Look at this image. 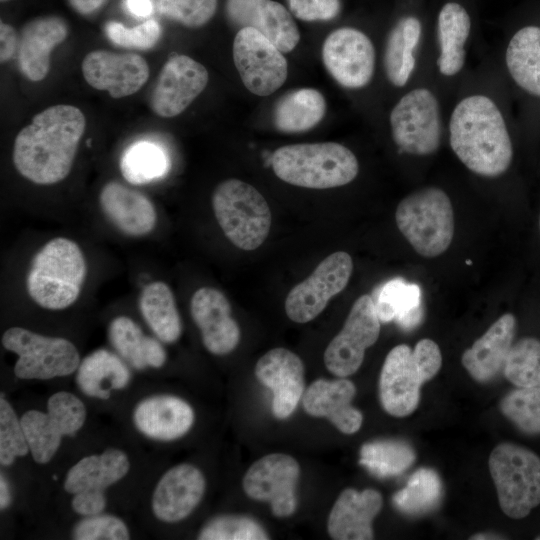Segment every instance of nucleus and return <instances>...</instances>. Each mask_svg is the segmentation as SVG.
<instances>
[{
	"label": "nucleus",
	"mask_w": 540,
	"mask_h": 540,
	"mask_svg": "<svg viewBox=\"0 0 540 540\" xmlns=\"http://www.w3.org/2000/svg\"><path fill=\"white\" fill-rule=\"evenodd\" d=\"M496 67L464 76L446 119L449 146L473 174L495 179L510 168L514 149L496 88Z\"/></svg>",
	"instance_id": "1"
},
{
	"label": "nucleus",
	"mask_w": 540,
	"mask_h": 540,
	"mask_svg": "<svg viewBox=\"0 0 540 540\" xmlns=\"http://www.w3.org/2000/svg\"><path fill=\"white\" fill-rule=\"evenodd\" d=\"M85 128L86 118L78 107L59 104L39 112L15 137V169L34 184L63 181L71 172Z\"/></svg>",
	"instance_id": "2"
},
{
	"label": "nucleus",
	"mask_w": 540,
	"mask_h": 540,
	"mask_svg": "<svg viewBox=\"0 0 540 540\" xmlns=\"http://www.w3.org/2000/svg\"><path fill=\"white\" fill-rule=\"evenodd\" d=\"M390 135L398 151L414 157L435 154L446 133L439 88L420 76L407 87L388 116Z\"/></svg>",
	"instance_id": "3"
},
{
	"label": "nucleus",
	"mask_w": 540,
	"mask_h": 540,
	"mask_svg": "<svg viewBox=\"0 0 540 540\" xmlns=\"http://www.w3.org/2000/svg\"><path fill=\"white\" fill-rule=\"evenodd\" d=\"M86 274L80 246L69 238L56 237L34 255L26 277L27 293L41 308L63 310L79 298Z\"/></svg>",
	"instance_id": "4"
},
{
	"label": "nucleus",
	"mask_w": 540,
	"mask_h": 540,
	"mask_svg": "<svg viewBox=\"0 0 540 540\" xmlns=\"http://www.w3.org/2000/svg\"><path fill=\"white\" fill-rule=\"evenodd\" d=\"M271 164L275 175L282 181L310 189L347 185L359 172L355 154L336 142L282 146L273 153Z\"/></svg>",
	"instance_id": "5"
},
{
	"label": "nucleus",
	"mask_w": 540,
	"mask_h": 540,
	"mask_svg": "<svg viewBox=\"0 0 540 540\" xmlns=\"http://www.w3.org/2000/svg\"><path fill=\"white\" fill-rule=\"evenodd\" d=\"M442 355L431 339L417 342L414 349L406 344L387 354L379 378V397L383 409L394 417H405L415 411L423 383L440 370Z\"/></svg>",
	"instance_id": "6"
},
{
	"label": "nucleus",
	"mask_w": 540,
	"mask_h": 540,
	"mask_svg": "<svg viewBox=\"0 0 540 540\" xmlns=\"http://www.w3.org/2000/svg\"><path fill=\"white\" fill-rule=\"evenodd\" d=\"M395 220L402 235L423 257L443 254L453 240V206L439 187H423L405 196L396 208Z\"/></svg>",
	"instance_id": "7"
},
{
	"label": "nucleus",
	"mask_w": 540,
	"mask_h": 540,
	"mask_svg": "<svg viewBox=\"0 0 540 540\" xmlns=\"http://www.w3.org/2000/svg\"><path fill=\"white\" fill-rule=\"evenodd\" d=\"M211 201L220 228L234 246L252 251L263 244L271 227V211L255 187L227 179L215 187Z\"/></svg>",
	"instance_id": "8"
},
{
	"label": "nucleus",
	"mask_w": 540,
	"mask_h": 540,
	"mask_svg": "<svg viewBox=\"0 0 540 540\" xmlns=\"http://www.w3.org/2000/svg\"><path fill=\"white\" fill-rule=\"evenodd\" d=\"M488 466L505 515L522 519L540 504V458L533 451L503 442L492 450Z\"/></svg>",
	"instance_id": "9"
},
{
	"label": "nucleus",
	"mask_w": 540,
	"mask_h": 540,
	"mask_svg": "<svg viewBox=\"0 0 540 540\" xmlns=\"http://www.w3.org/2000/svg\"><path fill=\"white\" fill-rule=\"evenodd\" d=\"M2 345L17 354L14 374L20 379L46 380L67 376L75 372L81 362L71 341L22 327L7 329L2 335Z\"/></svg>",
	"instance_id": "10"
},
{
	"label": "nucleus",
	"mask_w": 540,
	"mask_h": 540,
	"mask_svg": "<svg viewBox=\"0 0 540 540\" xmlns=\"http://www.w3.org/2000/svg\"><path fill=\"white\" fill-rule=\"evenodd\" d=\"M47 413L25 412L21 419L25 437L35 462H49L57 452L63 436L74 435L84 424L86 409L72 393L60 391L47 403Z\"/></svg>",
	"instance_id": "11"
},
{
	"label": "nucleus",
	"mask_w": 540,
	"mask_h": 540,
	"mask_svg": "<svg viewBox=\"0 0 540 540\" xmlns=\"http://www.w3.org/2000/svg\"><path fill=\"white\" fill-rule=\"evenodd\" d=\"M233 62L244 86L257 96L273 94L287 79L288 63L283 52L251 27L237 32Z\"/></svg>",
	"instance_id": "12"
},
{
	"label": "nucleus",
	"mask_w": 540,
	"mask_h": 540,
	"mask_svg": "<svg viewBox=\"0 0 540 540\" xmlns=\"http://www.w3.org/2000/svg\"><path fill=\"white\" fill-rule=\"evenodd\" d=\"M380 319L372 296L364 294L353 304L340 332L324 352V363L337 377L351 376L364 360L365 351L377 341Z\"/></svg>",
	"instance_id": "13"
},
{
	"label": "nucleus",
	"mask_w": 540,
	"mask_h": 540,
	"mask_svg": "<svg viewBox=\"0 0 540 540\" xmlns=\"http://www.w3.org/2000/svg\"><path fill=\"white\" fill-rule=\"evenodd\" d=\"M322 61L330 76L342 87L360 90L373 80L376 49L370 37L354 27L332 31L322 46Z\"/></svg>",
	"instance_id": "14"
},
{
	"label": "nucleus",
	"mask_w": 540,
	"mask_h": 540,
	"mask_svg": "<svg viewBox=\"0 0 540 540\" xmlns=\"http://www.w3.org/2000/svg\"><path fill=\"white\" fill-rule=\"evenodd\" d=\"M352 271L353 261L347 252L330 254L288 293L285 300L288 318L296 323H307L316 318L329 300L347 286Z\"/></svg>",
	"instance_id": "15"
},
{
	"label": "nucleus",
	"mask_w": 540,
	"mask_h": 540,
	"mask_svg": "<svg viewBox=\"0 0 540 540\" xmlns=\"http://www.w3.org/2000/svg\"><path fill=\"white\" fill-rule=\"evenodd\" d=\"M472 20L467 9L456 1L446 2L439 10L432 67L435 84H456L465 76Z\"/></svg>",
	"instance_id": "16"
},
{
	"label": "nucleus",
	"mask_w": 540,
	"mask_h": 540,
	"mask_svg": "<svg viewBox=\"0 0 540 540\" xmlns=\"http://www.w3.org/2000/svg\"><path fill=\"white\" fill-rule=\"evenodd\" d=\"M300 466L288 454L273 453L255 461L243 478V490L252 499L268 502L274 516H291L297 508Z\"/></svg>",
	"instance_id": "17"
},
{
	"label": "nucleus",
	"mask_w": 540,
	"mask_h": 540,
	"mask_svg": "<svg viewBox=\"0 0 540 540\" xmlns=\"http://www.w3.org/2000/svg\"><path fill=\"white\" fill-rule=\"evenodd\" d=\"M423 21L415 14L401 16L389 30L382 52L386 80L396 89H406L423 72L426 44Z\"/></svg>",
	"instance_id": "18"
},
{
	"label": "nucleus",
	"mask_w": 540,
	"mask_h": 540,
	"mask_svg": "<svg viewBox=\"0 0 540 540\" xmlns=\"http://www.w3.org/2000/svg\"><path fill=\"white\" fill-rule=\"evenodd\" d=\"M208 80L201 63L187 55H174L163 65L152 90V111L163 118L181 114L203 92Z\"/></svg>",
	"instance_id": "19"
},
{
	"label": "nucleus",
	"mask_w": 540,
	"mask_h": 540,
	"mask_svg": "<svg viewBox=\"0 0 540 540\" xmlns=\"http://www.w3.org/2000/svg\"><path fill=\"white\" fill-rule=\"evenodd\" d=\"M81 69L85 81L91 87L107 91L115 99L136 93L149 77L146 60L130 52L93 50L84 57Z\"/></svg>",
	"instance_id": "20"
},
{
	"label": "nucleus",
	"mask_w": 540,
	"mask_h": 540,
	"mask_svg": "<svg viewBox=\"0 0 540 540\" xmlns=\"http://www.w3.org/2000/svg\"><path fill=\"white\" fill-rule=\"evenodd\" d=\"M255 376L273 393V415L278 419L288 418L305 391L304 365L300 357L286 348L271 349L257 361Z\"/></svg>",
	"instance_id": "21"
},
{
	"label": "nucleus",
	"mask_w": 540,
	"mask_h": 540,
	"mask_svg": "<svg viewBox=\"0 0 540 540\" xmlns=\"http://www.w3.org/2000/svg\"><path fill=\"white\" fill-rule=\"evenodd\" d=\"M190 312L210 353L226 355L238 346L240 328L231 316L228 299L221 291L212 287L197 289L190 300Z\"/></svg>",
	"instance_id": "22"
},
{
	"label": "nucleus",
	"mask_w": 540,
	"mask_h": 540,
	"mask_svg": "<svg viewBox=\"0 0 540 540\" xmlns=\"http://www.w3.org/2000/svg\"><path fill=\"white\" fill-rule=\"evenodd\" d=\"M229 20L241 28L251 27L268 38L283 53L291 52L300 32L289 11L274 0H227Z\"/></svg>",
	"instance_id": "23"
},
{
	"label": "nucleus",
	"mask_w": 540,
	"mask_h": 540,
	"mask_svg": "<svg viewBox=\"0 0 540 540\" xmlns=\"http://www.w3.org/2000/svg\"><path fill=\"white\" fill-rule=\"evenodd\" d=\"M205 487V478L197 467L186 463L174 466L155 487L152 497L154 515L167 523L185 519L202 500Z\"/></svg>",
	"instance_id": "24"
},
{
	"label": "nucleus",
	"mask_w": 540,
	"mask_h": 540,
	"mask_svg": "<svg viewBox=\"0 0 540 540\" xmlns=\"http://www.w3.org/2000/svg\"><path fill=\"white\" fill-rule=\"evenodd\" d=\"M354 383L346 377L317 379L304 391L302 405L313 417L327 418L340 432L356 433L362 425V413L352 406Z\"/></svg>",
	"instance_id": "25"
},
{
	"label": "nucleus",
	"mask_w": 540,
	"mask_h": 540,
	"mask_svg": "<svg viewBox=\"0 0 540 540\" xmlns=\"http://www.w3.org/2000/svg\"><path fill=\"white\" fill-rule=\"evenodd\" d=\"M68 36L67 22L59 16H40L21 29L17 49L20 72L33 82L43 80L50 70V54Z\"/></svg>",
	"instance_id": "26"
},
{
	"label": "nucleus",
	"mask_w": 540,
	"mask_h": 540,
	"mask_svg": "<svg viewBox=\"0 0 540 540\" xmlns=\"http://www.w3.org/2000/svg\"><path fill=\"white\" fill-rule=\"evenodd\" d=\"M99 206L107 219L125 235L145 236L156 227L157 212L152 201L120 182L109 181L102 187Z\"/></svg>",
	"instance_id": "27"
},
{
	"label": "nucleus",
	"mask_w": 540,
	"mask_h": 540,
	"mask_svg": "<svg viewBox=\"0 0 540 540\" xmlns=\"http://www.w3.org/2000/svg\"><path fill=\"white\" fill-rule=\"evenodd\" d=\"M382 505V495L377 490L344 489L329 513L328 534L335 540L373 539L372 522Z\"/></svg>",
	"instance_id": "28"
},
{
	"label": "nucleus",
	"mask_w": 540,
	"mask_h": 540,
	"mask_svg": "<svg viewBox=\"0 0 540 540\" xmlns=\"http://www.w3.org/2000/svg\"><path fill=\"white\" fill-rule=\"evenodd\" d=\"M516 319L506 313L462 355V364L477 382H489L503 372L515 334Z\"/></svg>",
	"instance_id": "29"
},
{
	"label": "nucleus",
	"mask_w": 540,
	"mask_h": 540,
	"mask_svg": "<svg viewBox=\"0 0 540 540\" xmlns=\"http://www.w3.org/2000/svg\"><path fill=\"white\" fill-rule=\"evenodd\" d=\"M192 407L172 395H156L138 403L133 412L137 429L147 437L161 441L185 435L194 423Z\"/></svg>",
	"instance_id": "30"
},
{
	"label": "nucleus",
	"mask_w": 540,
	"mask_h": 540,
	"mask_svg": "<svg viewBox=\"0 0 540 540\" xmlns=\"http://www.w3.org/2000/svg\"><path fill=\"white\" fill-rule=\"evenodd\" d=\"M503 63L518 89L540 98V26L527 25L515 31L505 45Z\"/></svg>",
	"instance_id": "31"
},
{
	"label": "nucleus",
	"mask_w": 540,
	"mask_h": 540,
	"mask_svg": "<svg viewBox=\"0 0 540 540\" xmlns=\"http://www.w3.org/2000/svg\"><path fill=\"white\" fill-rule=\"evenodd\" d=\"M127 455L116 448H108L100 455L82 458L67 472L64 489L70 494H104L110 485L129 471Z\"/></svg>",
	"instance_id": "32"
},
{
	"label": "nucleus",
	"mask_w": 540,
	"mask_h": 540,
	"mask_svg": "<svg viewBox=\"0 0 540 540\" xmlns=\"http://www.w3.org/2000/svg\"><path fill=\"white\" fill-rule=\"evenodd\" d=\"M130 379L127 365L106 349L87 355L80 362L76 374L77 385L84 394L103 400L110 397L112 390L126 387Z\"/></svg>",
	"instance_id": "33"
},
{
	"label": "nucleus",
	"mask_w": 540,
	"mask_h": 540,
	"mask_svg": "<svg viewBox=\"0 0 540 540\" xmlns=\"http://www.w3.org/2000/svg\"><path fill=\"white\" fill-rule=\"evenodd\" d=\"M109 340L117 353L137 370L160 368L166 352L158 340L146 336L138 324L126 316L114 318L108 328Z\"/></svg>",
	"instance_id": "34"
},
{
	"label": "nucleus",
	"mask_w": 540,
	"mask_h": 540,
	"mask_svg": "<svg viewBox=\"0 0 540 540\" xmlns=\"http://www.w3.org/2000/svg\"><path fill=\"white\" fill-rule=\"evenodd\" d=\"M373 301L381 322L395 321L402 329L411 330L423 318L421 289L402 279H392L376 290Z\"/></svg>",
	"instance_id": "35"
},
{
	"label": "nucleus",
	"mask_w": 540,
	"mask_h": 540,
	"mask_svg": "<svg viewBox=\"0 0 540 540\" xmlns=\"http://www.w3.org/2000/svg\"><path fill=\"white\" fill-rule=\"evenodd\" d=\"M326 100L314 88H300L283 95L273 109L275 127L285 133L305 132L325 116Z\"/></svg>",
	"instance_id": "36"
},
{
	"label": "nucleus",
	"mask_w": 540,
	"mask_h": 540,
	"mask_svg": "<svg viewBox=\"0 0 540 540\" xmlns=\"http://www.w3.org/2000/svg\"><path fill=\"white\" fill-rule=\"evenodd\" d=\"M139 309L154 334L165 343L177 341L182 325L172 290L163 281L147 284L141 291Z\"/></svg>",
	"instance_id": "37"
},
{
	"label": "nucleus",
	"mask_w": 540,
	"mask_h": 540,
	"mask_svg": "<svg viewBox=\"0 0 540 540\" xmlns=\"http://www.w3.org/2000/svg\"><path fill=\"white\" fill-rule=\"evenodd\" d=\"M441 495L442 483L437 472L419 468L410 476L406 486L393 495L392 502L401 513L419 516L435 509Z\"/></svg>",
	"instance_id": "38"
},
{
	"label": "nucleus",
	"mask_w": 540,
	"mask_h": 540,
	"mask_svg": "<svg viewBox=\"0 0 540 540\" xmlns=\"http://www.w3.org/2000/svg\"><path fill=\"white\" fill-rule=\"evenodd\" d=\"M169 168L166 151L153 141L141 140L123 152L120 170L132 184H145L163 177Z\"/></svg>",
	"instance_id": "39"
},
{
	"label": "nucleus",
	"mask_w": 540,
	"mask_h": 540,
	"mask_svg": "<svg viewBox=\"0 0 540 540\" xmlns=\"http://www.w3.org/2000/svg\"><path fill=\"white\" fill-rule=\"evenodd\" d=\"M413 448L401 440H376L367 442L360 449L359 464L379 478L396 476L415 461Z\"/></svg>",
	"instance_id": "40"
},
{
	"label": "nucleus",
	"mask_w": 540,
	"mask_h": 540,
	"mask_svg": "<svg viewBox=\"0 0 540 540\" xmlns=\"http://www.w3.org/2000/svg\"><path fill=\"white\" fill-rule=\"evenodd\" d=\"M503 373L517 387L540 386V341L524 337L513 344Z\"/></svg>",
	"instance_id": "41"
},
{
	"label": "nucleus",
	"mask_w": 540,
	"mask_h": 540,
	"mask_svg": "<svg viewBox=\"0 0 540 540\" xmlns=\"http://www.w3.org/2000/svg\"><path fill=\"white\" fill-rule=\"evenodd\" d=\"M501 412L527 434L540 433V386L518 387L500 403Z\"/></svg>",
	"instance_id": "42"
},
{
	"label": "nucleus",
	"mask_w": 540,
	"mask_h": 540,
	"mask_svg": "<svg viewBox=\"0 0 540 540\" xmlns=\"http://www.w3.org/2000/svg\"><path fill=\"white\" fill-rule=\"evenodd\" d=\"M200 540H267L270 536L255 519L245 515H220L209 520L198 534Z\"/></svg>",
	"instance_id": "43"
},
{
	"label": "nucleus",
	"mask_w": 540,
	"mask_h": 540,
	"mask_svg": "<svg viewBox=\"0 0 540 540\" xmlns=\"http://www.w3.org/2000/svg\"><path fill=\"white\" fill-rule=\"evenodd\" d=\"M29 449L21 422L15 411L1 394L0 398V463L11 465L17 457L25 456Z\"/></svg>",
	"instance_id": "44"
},
{
	"label": "nucleus",
	"mask_w": 540,
	"mask_h": 540,
	"mask_svg": "<svg viewBox=\"0 0 540 540\" xmlns=\"http://www.w3.org/2000/svg\"><path fill=\"white\" fill-rule=\"evenodd\" d=\"M216 9L217 0H158L162 15L191 28L206 24Z\"/></svg>",
	"instance_id": "45"
},
{
	"label": "nucleus",
	"mask_w": 540,
	"mask_h": 540,
	"mask_svg": "<svg viewBox=\"0 0 540 540\" xmlns=\"http://www.w3.org/2000/svg\"><path fill=\"white\" fill-rule=\"evenodd\" d=\"M107 38L115 45L125 48L149 49L158 41L161 35L159 23L149 19L133 28L110 21L105 26Z\"/></svg>",
	"instance_id": "46"
},
{
	"label": "nucleus",
	"mask_w": 540,
	"mask_h": 540,
	"mask_svg": "<svg viewBox=\"0 0 540 540\" xmlns=\"http://www.w3.org/2000/svg\"><path fill=\"white\" fill-rule=\"evenodd\" d=\"M76 540H127L130 538L126 524L118 517L105 514L86 516L72 532Z\"/></svg>",
	"instance_id": "47"
},
{
	"label": "nucleus",
	"mask_w": 540,
	"mask_h": 540,
	"mask_svg": "<svg viewBox=\"0 0 540 540\" xmlns=\"http://www.w3.org/2000/svg\"><path fill=\"white\" fill-rule=\"evenodd\" d=\"M291 13L303 21H329L341 10L340 0H287Z\"/></svg>",
	"instance_id": "48"
},
{
	"label": "nucleus",
	"mask_w": 540,
	"mask_h": 540,
	"mask_svg": "<svg viewBox=\"0 0 540 540\" xmlns=\"http://www.w3.org/2000/svg\"><path fill=\"white\" fill-rule=\"evenodd\" d=\"M106 502L105 494L79 493L74 495L71 505L76 513L91 516L102 513Z\"/></svg>",
	"instance_id": "49"
},
{
	"label": "nucleus",
	"mask_w": 540,
	"mask_h": 540,
	"mask_svg": "<svg viewBox=\"0 0 540 540\" xmlns=\"http://www.w3.org/2000/svg\"><path fill=\"white\" fill-rule=\"evenodd\" d=\"M19 36L15 29L1 21L0 23V61L8 62L17 52Z\"/></svg>",
	"instance_id": "50"
},
{
	"label": "nucleus",
	"mask_w": 540,
	"mask_h": 540,
	"mask_svg": "<svg viewBox=\"0 0 540 540\" xmlns=\"http://www.w3.org/2000/svg\"><path fill=\"white\" fill-rule=\"evenodd\" d=\"M128 12L137 17H147L153 12L151 0H124Z\"/></svg>",
	"instance_id": "51"
},
{
	"label": "nucleus",
	"mask_w": 540,
	"mask_h": 540,
	"mask_svg": "<svg viewBox=\"0 0 540 540\" xmlns=\"http://www.w3.org/2000/svg\"><path fill=\"white\" fill-rule=\"evenodd\" d=\"M69 5L79 14L88 15L99 9L106 0H67Z\"/></svg>",
	"instance_id": "52"
},
{
	"label": "nucleus",
	"mask_w": 540,
	"mask_h": 540,
	"mask_svg": "<svg viewBox=\"0 0 540 540\" xmlns=\"http://www.w3.org/2000/svg\"><path fill=\"white\" fill-rule=\"evenodd\" d=\"M11 503V491L7 480L1 474L0 476V508L6 509Z\"/></svg>",
	"instance_id": "53"
},
{
	"label": "nucleus",
	"mask_w": 540,
	"mask_h": 540,
	"mask_svg": "<svg viewBox=\"0 0 540 540\" xmlns=\"http://www.w3.org/2000/svg\"><path fill=\"white\" fill-rule=\"evenodd\" d=\"M472 540H490V539H503V537L493 533H478L469 537Z\"/></svg>",
	"instance_id": "54"
},
{
	"label": "nucleus",
	"mask_w": 540,
	"mask_h": 540,
	"mask_svg": "<svg viewBox=\"0 0 540 540\" xmlns=\"http://www.w3.org/2000/svg\"><path fill=\"white\" fill-rule=\"evenodd\" d=\"M535 539H536V540H540V535H539V536H537V537H535Z\"/></svg>",
	"instance_id": "55"
},
{
	"label": "nucleus",
	"mask_w": 540,
	"mask_h": 540,
	"mask_svg": "<svg viewBox=\"0 0 540 540\" xmlns=\"http://www.w3.org/2000/svg\"><path fill=\"white\" fill-rule=\"evenodd\" d=\"M1 2H7V1H10V0H0Z\"/></svg>",
	"instance_id": "56"
},
{
	"label": "nucleus",
	"mask_w": 540,
	"mask_h": 540,
	"mask_svg": "<svg viewBox=\"0 0 540 540\" xmlns=\"http://www.w3.org/2000/svg\"><path fill=\"white\" fill-rule=\"evenodd\" d=\"M539 224H540V220H539Z\"/></svg>",
	"instance_id": "57"
}]
</instances>
